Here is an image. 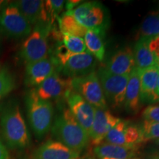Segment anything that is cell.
Instances as JSON below:
<instances>
[{"label": "cell", "instance_id": "cell-1", "mask_svg": "<svg viewBox=\"0 0 159 159\" xmlns=\"http://www.w3.org/2000/svg\"><path fill=\"white\" fill-rule=\"evenodd\" d=\"M0 125L4 140L10 148L22 150L29 146L28 130L17 102L11 101L4 107Z\"/></svg>", "mask_w": 159, "mask_h": 159}, {"label": "cell", "instance_id": "cell-2", "mask_svg": "<svg viewBox=\"0 0 159 159\" xmlns=\"http://www.w3.org/2000/svg\"><path fill=\"white\" fill-rule=\"evenodd\" d=\"M52 134L57 141L78 152L90 142L89 134L77 122L69 108L63 109L62 114L55 119Z\"/></svg>", "mask_w": 159, "mask_h": 159}, {"label": "cell", "instance_id": "cell-3", "mask_svg": "<svg viewBox=\"0 0 159 159\" xmlns=\"http://www.w3.org/2000/svg\"><path fill=\"white\" fill-rule=\"evenodd\" d=\"M27 118L30 127L38 139H41L52 127L53 106L49 100L40 98L35 89H32L25 98Z\"/></svg>", "mask_w": 159, "mask_h": 159}, {"label": "cell", "instance_id": "cell-4", "mask_svg": "<svg viewBox=\"0 0 159 159\" xmlns=\"http://www.w3.org/2000/svg\"><path fill=\"white\" fill-rule=\"evenodd\" d=\"M50 25L38 23L21 46L20 55L26 63H30L47 57L49 51L47 38Z\"/></svg>", "mask_w": 159, "mask_h": 159}, {"label": "cell", "instance_id": "cell-5", "mask_svg": "<svg viewBox=\"0 0 159 159\" xmlns=\"http://www.w3.org/2000/svg\"><path fill=\"white\" fill-rule=\"evenodd\" d=\"M0 31L13 39L28 37L31 33L32 25L15 2H10L0 12Z\"/></svg>", "mask_w": 159, "mask_h": 159}, {"label": "cell", "instance_id": "cell-6", "mask_svg": "<svg viewBox=\"0 0 159 159\" xmlns=\"http://www.w3.org/2000/svg\"><path fill=\"white\" fill-rule=\"evenodd\" d=\"M105 99H108L113 108L124 105L125 91L130 75H116L101 67L97 72Z\"/></svg>", "mask_w": 159, "mask_h": 159}, {"label": "cell", "instance_id": "cell-7", "mask_svg": "<svg viewBox=\"0 0 159 159\" xmlns=\"http://www.w3.org/2000/svg\"><path fill=\"white\" fill-rule=\"evenodd\" d=\"M68 11L87 30H98L104 33L108 26L106 11L102 4L97 2L81 3L73 10Z\"/></svg>", "mask_w": 159, "mask_h": 159}, {"label": "cell", "instance_id": "cell-8", "mask_svg": "<svg viewBox=\"0 0 159 159\" xmlns=\"http://www.w3.org/2000/svg\"><path fill=\"white\" fill-rule=\"evenodd\" d=\"M71 85L73 91L78 93L94 108H107V101L96 71L85 76L72 78Z\"/></svg>", "mask_w": 159, "mask_h": 159}, {"label": "cell", "instance_id": "cell-9", "mask_svg": "<svg viewBox=\"0 0 159 159\" xmlns=\"http://www.w3.org/2000/svg\"><path fill=\"white\" fill-rule=\"evenodd\" d=\"M66 100L69 111L77 122L89 134L94 118V107L73 90L67 95Z\"/></svg>", "mask_w": 159, "mask_h": 159}, {"label": "cell", "instance_id": "cell-10", "mask_svg": "<svg viewBox=\"0 0 159 159\" xmlns=\"http://www.w3.org/2000/svg\"><path fill=\"white\" fill-rule=\"evenodd\" d=\"M40 98L49 100L65 97L72 91L71 78H63L55 71L51 76L47 77L35 89Z\"/></svg>", "mask_w": 159, "mask_h": 159}, {"label": "cell", "instance_id": "cell-11", "mask_svg": "<svg viewBox=\"0 0 159 159\" xmlns=\"http://www.w3.org/2000/svg\"><path fill=\"white\" fill-rule=\"evenodd\" d=\"M120 120L107 108H95L94 121L89 134L91 144L94 146L102 144L109 131Z\"/></svg>", "mask_w": 159, "mask_h": 159}, {"label": "cell", "instance_id": "cell-12", "mask_svg": "<svg viewBox=\"0 0 159 159\" xmlns=\"http://www.w3.org/2000/svg\"><path fill=\"white\" fill-rule=\"evenodd\" d=\"M96 66L97 59L89 51H86L69 57L63 66V72L72 79L94 72Z\"/></svg>", "mask_w": 159, "mask_h": 159}, {"label": "cell", "instance_id": "cell-13", "mask_svg": "<svg viewBox=\"0 0 159 159\" xmlns=\"http://www.w3.org/2000/svg\"><path fill=\"white\" fill-rule=\"evenodd\" d=\"M56 63L53 59L46 57L26 65L25 83L27 86H39L55 71Z\"/></svg>", "mask_w": 159, "mask_h": 159}, {"label": "cell", "instance_id": "cell-14", "mask_svg": "<svg viewBox=\"0 0 159 159\" xmlns=\"http://www.w3.org/2000/svg\"><path fill=\"white\" fill-rule=\"evenodd\" d=\"M135 67L134 51L130 47H124L115 52L105 68L114 75H130Z\"/></svg>", "mask_w": 159, "mask_h": 159}, {"label": "cell", "instance_id": "cell-15", "mask_svg": "<svg viewBox=\"0 0 159 159\" xmlns=\"http://www.w3.org/2000/svg\"><path fill=\"white\" fill-rule=\"evenodd\" d=\"M33 159H80V152L58 141L49 140L35 150Z\"/></svg>", "mask_w": 159, "mask_h": 159}, {"label": "cell", "instance_id": "cell-16", "mask_svg": "<svg viewBox=\"0 0 159 159\" xmlns=\"http://www.w3.org/2000/svg\"><path fill=\"white\" fill-rule=\"evenodd\" d=\"M16 5L30 25L38 23H48L44 1L41 0H20Z\"/></svg>", "mask_w": 159, "mask_h": 159}, {"label": "cell", "instance_id": "cell-17", "mask_svg": "<svg viewBox=\"0 0 159 159\" xmlns=\"http://www.w3.org/2000/svg\"><path fill=\"white\" fill-rule=\"evenodd\" d=\"M138 146H119L104 143L94 147V153L98 159H134Z\"/></svg>", "mask_w": 159, "mask_h": 159}, {"label": "cell", "instance_id": "cell-18", "mask_svg": "<svg viewBox=\"0 0 159 159\" xmlns=\"http://www.w3.org/2000/svg\"><path fill=\"white\" fill-rule=\"evenodd\" d=\"M140 75L141 71L135 67L129 76L124 105L126 110L130 112H137L141 106Z\"/></svg>", "mask_w": 159, "mask_h": 159}, {"label": "cell", "instance_id": "cell-19", "mask_svg": "<svg viewBox=\"0 0 159 159\" xmlns=\"http://www.w3.org/2000/svg\"><path fill=\"white\" fill-rule=\"evenodd\" d=\"M141 101H156L155 91L156 89L159 71L157 66L140 71Z\"/></svg>", "mask_w": 159, "mask_h": 159}, {"label": "cell", "instance_id": "cell-20", "mask_svg": "<svg viewBox=\"0 0 159 159\" xmlns=\"http://www.w3.org/2000/svg\"><path fill=\"white\" fill-rule=\"evenodd\" d=\"M148 40L139 39L135 44L134 56L136 68L139 71H144L152 67L156 66V61L149 47Z\"/></svg>", "mask_w": 159, "mask_h": 159}, {"label": "cell", "instance_id": "cell-21", "mask_svg": "<svg viewBox=\"0 0 159 159\" xmlns=\"http://www.w3.org/2000/svg\"><path fill=\"white\" fill-rule=\"evenodd\" d=\"M102 33L98 30H87L84 36V42L87 50L99 61L105 57V49L102 39Z\"/></svg>", "mask_w": 159, "mask_h": 159}, {"label": "cell", "instance_id": "cell-22", "mask_svg": "<svg viewBox=\"0 0 159 159\" xmlns=\"http://www.w3.org/2000/svg\"><path fill=\"white\" fill-rule=\"evenodd\" d=\"M59 30L62 34L84 38L87 29L83 27L69 11L57 17Z\"/></svg>", "mask_w": 159, "mask_h": 159}, {"label": "cell", "instance_id": "cell-23", "mask_svg": "<svg viewBox=\"0 0 159 159\" xmlns=\"http://www.w3.org/2000/svg\"><path fill=\"white\" fill-rule=\"evenodd\" d=\"M159 34V13L151 12L147 16L140 26L138 32V38L150 41Z\"/></svg>", "mask_w": 159, "mask_h": 159}, {"label": "cell", "instance_id": "cell-24", "mask_svg": "<svg viewBox=\"0 0 159 159\" xmlns=\"http://www.w3.org/2000/svg\"><path fill=\"white\" fill-rule=\"evenodd\" d=\"M15 79L6 66H0V100L15 88Z\"/></svg>", "mask_w": 159, "mask_h": 159}, {"label": "cell", "instance_id": "cell-25", "mask_svg": "<svg viewBox=\"0 0 159 159\" xmlns=\"http://www.w3.org/2000/svg\"><path fill=\"white\" fill-rule=\"evenodd\" d=\"M61 40L63 44L72 55L80 54L88 51L85 47L84 40L82 38L63 34Z\"/></svg>", "mask_w": 159, "mask_h": 159}, {"label": "cell", "instance_id": "cell-26", "mask_svg": "<svg viewBox=\"0 0 159 159\" xmlns=\"http://www.w3.org/2000/svg\"><path fill=\"white\" fill-rule=\"evenodd\" d=\"M65 2H66L63 0H47L44 2L45 9L49 25H52L55 22V19H57L58 15L62 11Z\"/></svg>", "mask_w": 159, "mask_h": 159}, {"label": "cell", "instance_id": "cell-27", "mask_svg": "<svg viewBox=\"0 0 159 159\" xmlns=\"http://www.w3.org/2000/svg\"><path fill=\"white\" fill-rule=\"evenodd\" d=\"M140 128L142 143L151 139H159V122H151L144 120Z\"/></svg>", "mask_w": 159, "mask_h": 159}, {"label": "cell", "instance_id": "cell-28", "mask_svg": "<svg viewBox=\"0 0 159 159\" xmlns=\"http://www.w3.org/2000/svg\"><path fill=\"white\" fill-rule=\"evenodd\" d=\"M142 116L145 121L159 122V104L150 105L144 109Z\"/></svg>", "mask_w": 159, "mask_h": 159}, {"label": "cell", "instance_id": "cell-29", "mask_svg": "<svg viewBox=\"0 0 159 159\" xmlns=\"http://www.w3.org/2000/svg\"><path fill=\"white\" fill-rule=\"evenodd\" d=\"M72 55H74L71 54L70 52L66 49V47L63 44V43L59 44L58 47H57L56 57L58 62L62 66L64 65L66 63V61H68L69 57L72 56Z\"/></svg>", "mask_w": 159, "mask_h": 159}, {"label": "cell", "instance_id": "cell-30", "mask_svg": "<svg viewBox=\"0 0 159 159\" xmlns=\"http://www.w3.org/2000/svg\"><path fill=\"white\" fill-rule=\"evenodd\" d=\"M149 47L153 54L156 61V66L159 63V38L156 37L150 40L149 42Z\"/></svg>", "mask_w": 159, "mask_h": 159}, {"label": "cell", "instance_id": "cell-31", "mask_svg": "<svg viewBox=\"0 0 159 159\" xmlns=\"http://www.w3.org/2000/svg\"><path fill=\"white\" fill-rule=\"evenodd\" d=\"M9 153L5 146L0 139V159H9Z\"/></svg>", "mask_w": 159, "mask_h": 159}, {"label": "cell", "instance_id": "cell-32", "mask_svg": "<svg viewBox=\"0 0 159 159\" xmlns=\"http://www.w3.org/2000/svg\"><path fill=\"white\" fill-rule=\"evenodd\" d=\"M80 2V1H68L66 2V5L68 11H71L75 8V6L78 5Z\"/></svg>", "mask_w": 159, "mask_h": 159}, {"label": "cell", "instance_id": "cell-33", "mask_svg": "<svg viewBox=\"0 0 159 159\" xmlns=\"http://www.w3.org/2000/svg\"><path fill=\"white\" fill-rule=\"evenodd\" d=\"M155 94H156V101L159 99V75L158 77V81H157V85H156V89L155 91Z\"/></svg>", "mask_w": 159, "mask_h": 159}, {"label": "cell", "instance_id": "cell-34", "mask_svg": "<svg viewBox=\"0 0 159 159\" xmlns=\"http://www.w3.org/2000/svg\"><path fill=\"white\" fill-rule=\"evenodd\" d=\"M8 1H2V0H0V12L2 11V10L3 9V7L8 3Z\"/></svg>", "mask_w": 159, "mask_h": 159}, {"label": "cell", "instance_id": "cell-35", "mask_svg": "<svg viewBox=\"0 0 159 159\" xmlns=\"http://www.w3.org/2000/svg\"><path fill=\"white\" fill-rule=\"evenodd\" d=\"M156 144H157V145H158V146L159 147V139H158V140H157Z\"/></svg>", "mask_w": 159, "mask_h": 159}, {"label": "cell", "instance_id": "cell-36", "mask_svg": "<svg viewBox=\"0 0 159 159\" xmlns=\"http://www.w3.org/2000/svg\"><path fill=\"white\" fill-rule=\"evenodd\" d=\"M157 66V68H158V71H159V63H158V64H157V66Z\"/></svg>", "mask_w": 159, "mask_h": 159}, {"label": "cell", "instance_id": "cell-37", "mask_svg": "<svg viewBox=\"0 0 159 159\" xmlns=\"http://www.w3.org/2000/svg\"><path fill=\"white\" fill-rule=\"evenodd\" d=\"M0 43H1V31H0Z\"/></svg>", "mask_w": 159, "mask_h": 159}, {"label": "cell", "instance_id": "cell-38", "mask_svg": "<svg viewBox=\"0 0 159 159\" xmlns=\"http://www.w3.org/2000/svg\"><path fill=\"white\" fill-rule=\"evenodd\" d=\"M157 37H158V38H159V34L158 35V36H157Z\"/></svg>", "mask_w": 159, "mask_h": 159}, {"label": "cell", "instance_id": "cell-39", "mask_svg": "<svg viewBox=\"0 0 159 159\" xmlns=\"http://www.w3.org/2000/svg\"><path fill=\"white\" fill-rule=\"evenodd\" d=\"M0 66H1V65H0Z\"/></svg>", "mask_w": 159, "mask_h": 159}]
</instances>
